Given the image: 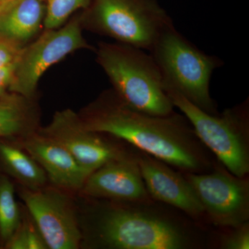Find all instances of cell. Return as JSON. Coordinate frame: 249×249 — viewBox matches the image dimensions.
Here are the masks:
<instances>
[{"label":"cell","instance_id":"44dd1931","mask_svg":"<svg viewBox=\"0 0 249 249\" xmlns=\"http://www.w3.org/2000/svg\"><path fill=\"white\" fill-rule=\"evenodd\" d=\"M24 49L18 42L0 37V67L19 60Z\"/></svg>","mask_w":249,"mask_h":249},{"label":"cell","instance_id":"7402d4cb","mask_svg":"<svg viewBox=\"0 0 249 249\" xmlns=\"http://www.w3.org/2000/svg\"><path fill=\"white\" fill-rule=\"evenodd\" d=\"M19 60V59L6 66L0 67V97L6 93V90L9 89L12 84Z\"/></svg>","mask_w":249,"mask_h":249},{"label":"cell","instance_id":"52a82bcc","mask_svg":"<svg viewBox=\"0 0 249 249\" xmlns=\"http://www.w3.org/2000/svg\"><path fill=\"white\" fill-rule=\"evenodd\" d=\"M18 191L48 249L80 248L83 236L79 218L66 191L53 186L35 190L19 186Z\"/></svg>","mask_w":249,"mask_h":249},{"label":"cell","instance_id":"8fae6325","mask_svg":"<svg viewBox=\"0 0 249 249\" xmlns=\"http://www.w3.org/2000/svg\"><path fill=\"white\" fill-rule=\"evenodd\" d=\"M91 199L119 203H149L136 153L108 162L88 177L79 191Z\"/></svg>","mask_w":249,"mask_h":249},{"label":"cell","instance_id":"6da1fadb","mask_svg":"<svg viewBox=\"0 0 249 249\" xmlns=\"http://www.w3.org/2000/svg\"><path fill=\"white\" fill-rule=\"evenodd\" d=\"M87 129L132 145L186 173L210 171L206 147L181 114L151 115L134 109L114 91L104 93L80 116Z\"/></svg>","mask_w":249,"mask_h":249},{"label":"cell","instance_id":"ac0fdd59","mask_svg":"<svg viewBox=\"0 0 249 249\" xmlns=\"http://www.w3.org/2000/svg\"><path fill=\"white\" fill-rule=\"evenodd\" d=\"M4 249H48L40 231L25 206L22 209L21 222L16 231L8 240Z\"/></svg>","mask_w":249,"mask_h":249},{"label":"cell","instance_id":"ffe728a7","mask_svg":"<svg viewBox=\"0 0 249 249\" xmlns=\"http://www.w3.org/2000/svg\"><path fill=\"white\" fill-rule=\"evenodd\" d=\"M232 229L233 231L231 232L223 237L222 241H221V249H249V222L245 223L240 227L234 228Z\"/></svg>","mask_w":249,"mask_h":249},{"label":"cell","instance_id":"7c38bea8","mask_svg":"<svg viewBox=\"0 0 249 249\" xmlns=\"http://www.w3.org/2000/svg\"><path fill=\"white\" fill-rule=\"evenodd\" d=\"M136 157L151 199L170 205L195 219L205 214L204 208L186 177L164 162L138 150Z\"/></svg>","mask_w":249,"mask_h":249},{"label":"cell","instance_id":"9a60e30c","mask_svg":"<svg viewBox=\"0 0 249 249\" xmlns=\"http://www.w3.org/2000/svg\"><path fill=\"white\" fill-rule=\"evenodd\" d=\"M31 99L14 92L0 97V139L22 138L38 129V116Z\"/></svg>","mask_w":249,"mask_h":249},{"label":"cell","instance_id":"603a6c76","mask_svg":"<svg viewBox=\"0 0 249 249\" xmlns=\"http://www.w3.org/2000/svg\"><path fill=\"white\" fill-rule=\"evenodd\" d=\"M17 0H0V18L16 3Z\"/></svg>","mask_w":249,"mask_h":249},{"label":"cell","instance_id":"3957f363","mask_svg":"<svg viewBox=\"0 0 249 249\" xmlns=\"http://www.w3.org/2000/svg\"><path fill=\"white\" fill-rule=\"evenodd\" d=\"M97 61L109 77L114 92L130 107L155 116L175 112L151 54L124 44L101 43Z\"/></svg>","mask_w":249,"mask_h":249},{"label":"cell","instance_id":"d6986e66","mask_svg":"<svg viewBox=\"0 0 249 249\" xmlns=\"http://www.w3.org/2000/svg\"><path fill=\"white\" fill-rule=\"evenodd\" d=\"M90 0H47L44 24L47 29L60 27L76 10L86 8Z\"/></svg>","mask_w":249,"mask_h":249},{"label":"cell","instance_id":"ba28073f","mask_svg":"<svg viewBox=\"0 0 249 249\" xmlns=\"http://www.w3.org/2000/svg\"><path fill=\"white\" fill-rule=\"evenodd\" d=\"M205 214L218 227L234 229L249 220V181L227 169L186 173Z\"/></svg>","mask_w":249,"mask_h":249},{"label":"cell","instance_id":"9c48e42d","mask_svg":"<svg viewBox=\"0 0 249 249\" xmlns=\"http://www.w3.org/2000/svg\"><path fill=\"white\" fill-rule=\"evenodd\" d=\"M47 30L24 49L9 88L11 92L32 98L39 80L49 67L74 51L88 47L78 20L72 21L60 29Z\"/></svg>","mask_w":249,"mask_h":249},{"label":"cell","instance_id":"277c9868","mask_svg":"<svg viewBox=\"0 0 249 249\" xmlns=\"http://www.w3.org/2000/svg\"><path fill=\"white\" fill-rule=\"evenodd\" d=\"M163 78V88H172L206 112L218 114L210 93L213 71L223 65L187 40L174 24L163 31L150 51Z\"/></svg>","mask_w":249,"mask_h":249},{"label":"cell","instance_id":"e0dca14e","mask_svg":"<svg viewBox=\"0 0 249 249\" xmlns=\"http://www.w3.org/2000/svg\"><path fill=\"white\" fill-rule=\"evenodd\" d=\"M15 192L13 180L0 173V245L3 248L22 219L23 207L16 201Z\"/></svg>","mask_w":249,"mask_h":249},{"label":"cell","instance_id":"8992f818","mask_svg":"<svg viewBox=\"0 0 249 249\" xmlns=\"http://www.w3.org/2000/svg\"><path fill=\"white\" fill-rule=\"evenodd\" d=\"M91 26L121 44L150 52L173 22L151 0H96Z\"/></svg>","mask_w":249,"mask_h":249},{"label":"cell","instance_id":"5b68a950","mask_svg":"<svg viewBox=\"0 0 249 249\" xmlns=\"http://www.w3.org/2000/svg\"><path fill=\"white\" fill-rule=\"evenodd\" d=\"M174 107L191 124L196 137L226 169L239 178L249 173V102L225 109L221 114L206 112L172 88H165Z\"/></svg>","mask_w":249,"mask_h":249},{"label":"cell","instance_id":"7a4b0ae2","mask_svg":"<svg viewBox=\"0 0 249 249\" xmlns=\"http://www.w3.org/2000/svg\"><path fill=\"white\" fill-rule=\"evenodd\" d=\"M119 203L92 206L85 226L83 244L109 249H186L194 245L191 232L178 221L145 206Z\"/></svg>","mask_w":249,"mask_h":249},{"label":"cell","instance_id":"5bb4252c","mask_svg":"<svg viewBox=\"0 0 249 249\" xmlns=\"http://www.w3.org/2000/svg\"><path fill=\"white\" fill-rule=\"evenodd\" d=\"M0 173L29 189L43 188L49 180L45 170L14 139H0Z\"/></svg>","mask_w":249,"mask_h":249},{"label":"cell","instance_id":"2e32d148","mask_svg":"<svg viewBox=\"0 0 249 249\" xmlns=\"http://www.w3.org/2000/svg\"><path fill=\"white\" fill-rule=\"evenodd\" d=\"M45 14L43 0H17L0 18V37L22 45L38 32Z\"/></svg>","mask_w":249,"mask_h":249},{"label":"cell","instance_id":"30bf717a","mask_svg":"<svg viewBox=\"0 0 249 249\" xmlns=\"http://www.w3.org/2000/svg\"><path fill=\"white\" fill-rule=\"evenodd\" d=\"M38 131L61 144L90 175L108 162L133 153L106 134L87 129L71 109L57 111L52 122Z\"/></svg>","mask_w":249,"mask_h":249},{"label":"cell","instance_id":"4fadbf2b","mask_svg":"<svg viewBox=\"0 0 249 249\" xmlns=\"http://www.w3.org/2000/svg\"><path fill=\"white\" fill-rule=\"evenodd\" d=\"M45 170L53 186L64 191H78L89 176L65 147L38 129L14 139Z\"/></svg>","mask_w":249,"mask_h":249}]
</instances>
